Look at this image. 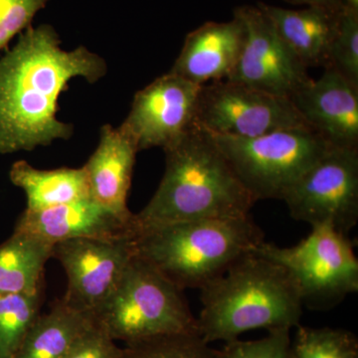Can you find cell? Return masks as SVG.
Returning <instances> with one entry per match:
<instances>
[{
  "mask_svg": "<svg viewBox=\"0 0 358 358\" xmlns=\"http://www.w3.org/2000/svg\"><path fill=\"white\" fill-rule=\"evenodd\" d=\"M52 251L50 242L14 230L0 245V294L42 292L44 268Z\"/></svg>",
  "mask_w": 358,
  "mask_h": 358,
  "instance_id": "20",
  "label": "cell"
},
{
  "mask_svg": "<svg viewBox=\"0 0 358 358\" xmlns=\"http://www.w3.org/2000/svg\"><path fill=\"white\" fill-rule=\"evenodd\" d=\"M252 253L282 266L293 278L303 305L329 310L358 291V260L348 234L327 224L312 226L300 243L280 247L264 241Z\"/></svg>",
  "mask_w": 358,
  "mask_h": 358,
  "instance_id": "7",
  "label": "cell"
},
{
  "mask_svg": "<svg viewBox=\"0 0 358 358\" xmlns=\"http://www.w3.org/2000/svg\"><path fill=\"white\" fill-rule=\"evenodd\" d=\"M259 8L306 67L329 66V52L341 10L320 6L287 9L260 2Z\"/></svg>",
  "mask_w": 358,
  "mask_h": 358,
  "instance_id": "17",
  "label": "cell"
},
{
  "mask_svg": "<svg viewBox=\"0 0 358 358\" xmlns=\"http://www.w3.org/2000/svg\"><path fill=\"white\" fill-rule=\"evenodd\" d=\"M95 315L110 338L126 345L160 336L199 334L197 317L182 289L136 253L114 293Z\"/></svg>",
  "mask_w": 358,
  "mask_h": 358,
  "instance_id": "5",
  "label": "cell"
},
{
  "mask_svg": "<svg viewBox=\"0 0 358 358\" xmlns=\"http://www.w3.org/2000/svg\"><path fill=\"white\" fill-rule=\"evenodd\" d=\"M131 223L95 200L87 199L42 210L25 209L14 230L29 233L54 245L79 238H134Z\"/></svg>",
  "mask_w": 358,
  "mask_h": 358,
  "instance_id": "14",
  "label": "cell"
},
{
  "mask_svg": "<svg viewBox=\"0 0 358 358\" xmlns=\"http://www.w3.org/2000/svg\"><path fill=\"white\" fill-rule=\"evenodd\" d=\"M9 178L24 192L27 199L26 210H42L91 199L88 178L83 166L41 171L25 160H20L11 166Z\"/></svg>",
  "mask_w": 358,
  "mask_h": 358,
  "instance_id": "19",
  "label": "cell"
},
{
  "mask_svg": "<svg viewBox=\"0 0 358 358\" xmlns=\"http://www.w3.org/2000/svg\"><path fill=\"white\" fill-rule=\"evenodd\" d=\"M234 16L243 23L245 43L226 80L289 99L313 81L308 68L258 6L237 7Z\"/></svg>",
  "mask_w": 358,
  "mask_h": 358,
  "instance_id": "10",
  "label": "cell"
},
{
  "mask_svg": "<svg viewBox=\"0 0 358 358\" xmlns=\"http://www.w3.org/2000/svg\"><path fill=\"white\" fill-rule=\"evenodd\" d=\"M164 150L166 171L150 202L133 214L134 238L171 224L251 214L255 199L204 129L195 127Z\"/></svg>",
  "mask_w": 358,
  "mask_h": 358,
  "instance_id": "2",
  "label": "cell"
},
{
  "mask_svg": "<svg viewBox=\"0 0 358 358\" xmlns=\"http://www.w3.org/2000/svg\"><path fill=\"white\" fill-rule=\"evenodd\" d=\"M201 87L169 72L134 95L122 126L134 136L140 152L164 150L196 127Z\"/></svg>",
  "mask_w": 358,
  "mask_h": 358,
  "instance_id": "12",
  "label": "cell"
},
{
  "mask_svg": "<svg viewBox=\"0 0 358 358\" xmlns=\"http://www.w3.org/2000/svg\"><path fill=\"white\" fill-rule=\"evenodd\" d=\"M291 100L308 128L329 147L358 150V87L327 68Z\"/></svg>",
  "mask_w": 358,
  "mask_h": 358,
  "instance_id": "13",
  "label": "cell"
},
{
  "mask_svg": "<svg viewBox=\"0 0 358 358\" xmlns=\"http://www.w3.org/2000/svg\"><path fill=\"white\" fill-rule=\"evenodd\" d=\"M138 152L134 136L122 124L119 128L105 124L98 148L83 166L91 199L127 221L133 218L127 200Z\"/></svg>",
  "mask_w": 358,
  "mask_h": 358,
  "instance_id": "15",
  "label": "cell"
},
{
  "mask_svg": "<svg viewBox=\"0 0 358 358\" xmlns=\"http://www.w3.org/2000/svg\"><path fill=\"white\" fill-rule=\"evenodd\" d=\"M96 324L95 313L61 299L39 315L13 358H64Z\"/></svg>",
  "mask_w": 358,
  "mask_h": 358,
  "instance_id": "18",
  "label": "cell"
},
{
  "mask_svg": "<svg viewBox=\"0 0 358 358\" xmlns=\"http://www.w3.org/2000/svg\"><path fill=\"white\" fill-rule=\"evenodd\" d=\"M218 358H294L291 329L268 331L267 336L257 341L237 338L225 343Z\"/></svg>",
  "mask_w": 358,
  "mask_h": 358,
  "instance_id": "25",
  "label": "cell"
},
{
  "mask_svg": "<svg viewBox=\"0 0 358 358\" xmlns=\"http://www.w3.org/2000/svg\"><path fill=\"white\" fill-rule=\"evenodd\" d=\"M265 241L251 214L162 226L134 238V253L179 289H199Z\"/></svg>",
  "mask_w": 358,
  "mask_h": 358,
  "instance_id": "4",
  "label": "cell"
},
{
  "mask_svg": "<svg viewBox=\"0 0 358 358\" xmlns=\"http://www.w3.org/2000/svg\"><path fill=\"white\" fill-rule=\"evenodd\" d=\"M289 215L348 234L358 220V150L331 148L285 194Z\"/></svg>",
  "mask_w": 358,
  "mask_h": 358,
  "instance_id": "9",
  "label": "cell"
},
{
  "mask_svg": "<svg viewBox=\"0 0 358 358\" xmlns=\"http://www.w3.org/2000/svg\"><path fill=\"white\" fill-rule=\"evenodd\" d=\"M199 334L210 345L229 341L254 329H292L300 326L303 301L282 266L249 254L201 289Z\"/></svg>",
  "mask_w": 358,
  "mask_h": 358,
  "instance_id": "3",
  "label": "cell"
},
{
  "mask_svg": "<svg viewBox=\"0 0 358 358\" xmlns=\"http://www.w3.org/2000/svg\"><path fill=\"white\" fill-rule=\"evenodd\" d=\"M120 358H218L199 334H176L126 345Z\"/></svg>",
  "mask_w": 358,
  "mask_h": 358,
  "instance_id": "23",
  "label": "cell"
},
{
  "mask_svg": "<svg viewBox=\"0 0 358 358\" xmlns=\"http://www.w3.org/2000/svg\"><path fill=\"white\" fill-rule=\"evenodd\" d=\"M122 350L105 329L96 324L64 358H120Z\"/></svg>",
  "mask_w": 358,
  "mask_h": 358,
  "instance_id": "27",
  "label": "cell"
},
{
  "mask_svg": "<svg viewBox=\"0 0 358 358\" xmlns=\"http://www.w3.org/2000/svg\"><path fill=\"white\" fill-rule=\"evenodd\" d=\"M209 134L255 201L282 200L331 148L310 128L280 129L256 138Z\"/></svg>",
  "mask_w": 358,
  "mask_h": 358,
  "instance_id": "6",
  "label": "cell"
},
{
  "mask_svg": "<svg viewBox=\"0 0 358 358\" xmlns=\"http://www.w3.org/2000/svg\"><path fill=\"white\" fill-rule=\"evenodd\" d=\"M285 1L294 6L326 7V8L336 9V10L343 9L339 0H285Z\"/></svg>",
  "mask_w": 358,
  "mask_h": 358,
  "instance_id": "28",
  "label": "cell"
},
{
  "mask_svg": "<svg viewBox=\"0 0 358 358\" xmlns=\"http://www.w3.org/2000/svg\"><path fill=\"white\" fill-rule=\"evenodd\" d=\"M42 292L0 294V358H13L40 315Z\"/></svg>",
  "mask_w": 358,
  "mask_h": 358,
  "instance_id": "21",
  "label": "cell"
},
{
  "mask_svg": "<svg viewBox=\"0 0 358 358\" xmlns=\"http://www.w3.org/2000/svg\"><path fill=\"white\" fill-rule=\"evenodd\" d=\"M343 9L358 13V0H339Z\"/></svg>",
  "mask_w": 358,
  "mask_h": 358,
  "instance_id": "29",
  "label": "cell"
},
{
  "mask_svg": "<svg viewBox=\"0 0 358 358\" xmlns=\"http://www.w3.org/2000/svg\"><path fill=\"white\" fill-rule=\"evenodd\" d=\"M292 350L294 358H358V341L346 329L299 326Z\"/></svg>",
  "mask_w": 358,
  "mask_h": 358,
  "instance_id": "22",
  "label": "cell"
},
{
  "mask_svg": "<svg viewBox=\"0 0 358 358\" xmlns=\"http://www.w3.org/2000/svg\"><path fill=\"white\" fill-rule=\"evenodd\" d=\"M244 43V25L236 16L227 22L204 23L186 36L169 72L200 86L226 80L236 66Z\"/></svg>",
  "mask_w": 358,
  "mask_h": 358,
  "instance_id": "16",
  "label": "cell"
},
{
  "mask_svg": "<svg viewBox=\"0 0 358 358\" xmlns=\"http://www.w3.org/2000/svg\"><path fill=\"white\" fill-rule=\"evenodd\" d=\"M195 122L207 133L234 138L308 128L291 99L229 80L202 85Z\"/></svg>",
  "mask_w": 358,
  "mask_h": 358,
  "instance_id": "8",
  "label": "cell"
},
{
  "mask_svg": "<svg viewBox=\"0 0 358 358\" xmlns=\"http://www.w3.org/2000/svg\"><path fill=\"white\" fill-rule=\"evenodd\" d=\"M51 0H0V51L32 25L36 14Z\"/></svg>",
  "mask_w": 358,
  "mask_h": 358,
  "instance_id": "26",
  "label": "cell"
},
{
  "mask_svg": "<svg viewBox=\"0 0 358 358\" xmlns=\"http://www.w3.org/2000/svg\"><path fill=\"white\" fill-rule=\"evenodd\" d=\"M134 255L131 237L79 238L54 244L52 257L61 263L68 277L63 301L96 313L114 293Z\"/></svg>",
  "mask_w": 358,
  "mask_h": 358,
  "instance_id": "11",
  "label": "cell"
},
{
  "mask_svg": "<svg viewBox=\"0 0 358 358\" xmlns=\"http://www.w3.org/2000/svg\"><path fill=\"white\" fill-rule=\"evenodd\" d=\"M50 24L30 26L0 57V155L31 152L69 140L73 124L57 117L61 94L75 78L106 76L105 59L85 46L66 51Z\"/></svg>",
  "mask_w": 358,
  "mask_h": 358,
  "instance_id": "1",
  "label": "cell"
},
{
  "mask_svg": "<svg viewBox=\"0 0 358 358\" xmlns=\"http://www.w3.org/2000/svg\"><path fill=\"white\" fill-rule=\"evenodd\" d=\"M358 87V13L343 9L329 52V66Z\"/></svg>",
  "mask_w": 358,
  "mask_h": 358,
  "instance_id": "24",
  "label": "cell"
}]
</instances>
